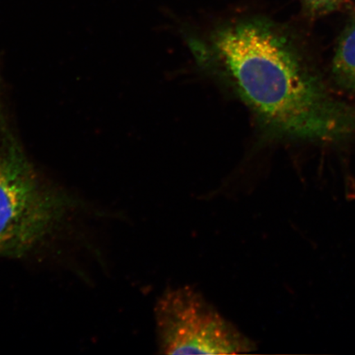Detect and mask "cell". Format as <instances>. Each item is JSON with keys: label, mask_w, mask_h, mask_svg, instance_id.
I'll list each match as a JSON object with an SVG mask.
<instances>
[{"label": "cell", "mask_w": 355, "mask_h": 355, "mask_svg": "<svg viewBox=\"0 0 355 355\" xmlns=\"http://www.w3.org/2000/svg\"><path fill=\"white\" fill-rule=\"evenodd\" d=\"M304 10L309 15L318 17L334 12L341 6L344 0H301Z\"/></svg>", "instance_id": "obj_5"}, {"label": "cell", "mask_w": 355, "mask_h": 355, "mask_svg": "<svg viewBox=\"0 0 355 355\" xmlns=\"http://www.w3.org/2000/svg\"><path fill=\"white\" fill-rule=\"evenodd\" d=\"M331 72L340 87L355 93V17L337 44Z\"/></svg>", "instance_id": "obj_4"}, {"label": "cell", "mask_w": 355, "mask_h": 355, "mask_svg": "<svg viewBox=\"0 0 355 355\" xmlns=\"http://www.w3.org/2000/svg\"><path fill=\"white\" fill-rule=\"evenodd\" d=\"M73 202L42 183L16 144L0 152V255L20 254L52 232Z\"/></svg>", "instance_id": "obj_2"}, {"label": "cell", "mask_w": 355, "mask_h": 355, "mask_svg": "<svg viewBox=\"0 0 355 355\" xmlns=\"http://www.w3.org/2000/svg\"><path fill=\"white\" fill-rule=\"evenodd\" d=\"M186 34L200 68L250 109L264 139H355V106L333 96L303 47L273 21L242 17L203 37Z\"/></svg>", "instance_id": "obj_1"}, {"label": "cell", "mask_w": 355, "mask_h": 355, "mask_svg": "<svg viewBox=\"0 0 355 355\" xmlns=\"http://www.w3.org/2000/svg\"><path fill=\"white\" fill-rule=\"evenodd\" d=\"M154 316L161 354H236L256 349L254 341L190 286L166 290Z\"/></svg>", "instance_id": "obj_3"}]
</instances>
